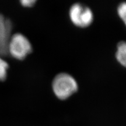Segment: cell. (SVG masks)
Listing matches in <instances>:
<instances>
[{
  "label": "cell",
  "instance_id": "5",
  "mask_svg": "<svg viewBox=\"0 0 126 126\" xmlns=\"http://www.w3.org/2000/svg\"><path fill=\"white\" fill-rule=\"evenodd\" d=\"M116 58L121 65L125 67L126 64V44L125 42H120L118 43Z\"/></svg>",
  "mask_w": 126,
  "mask_h": 126
},
{
  "label": "cell",
  "instance_id": "2",
  "mask_svg": "<svg viewBox=\"0 0 126 126\" xmlns=\"http://www.w3.org/2000/svg\"><path fill=\"white\" fill-rule=\"evenodd\" d=\"M32 52V46L26 36L19 33L11 36L8 47V54L18 60H23Z\"/></svg>",
  "mask_w": 126,
  "mask_h": 126
},
{
  "label": "cell",
  "instance_id": "1",
  "mask_svg": "<svg viewBox=\"0 0 126 126\" xmlns=\"http://www.w3.org/2000/svg\"><path fill=\"white\" fill-rule=\"evenodd\" d=\"M52 88L55 95L61 100H65L78 91L75 79L67 73H60L54 77Z\"/></svg>",
  "mask_w": 126,
  "mask_h": 126
},
{
  "label": "cell",
  "instance_id": "6",
  "mask_svg": "<svg viewBox=\"0 0 126 126\" xmlns=\"http://www.w3.org/2000/svg\"><path fill=\"white\" fill-rule=\"evenodd\" d=\"M8 64L0 56V81H4L7 79Z\"/></svg>",
  "mask_w": 126,
  "mask_h": 126
},
{
  "label": "cell",
  "instance_id": "7",
  "mask_svg": "<svg viewBox=\"0 0 126 126\" xmlns=\"http://www.w3.org/2000/svg\"><path fill=\"white\" fill-rule=\"evenodd\" d=\"M117 14L120 18L122 19L124 24L126 22V4L125 2H122L118 6Z\"/></svg>",
  "mask_w": 126,
  "mask_h": 126
},
{
  "label": "cell",
  "instance_id": "3",
  "mask_svg": "<svg viewBox=\"0 0 126 126\" xmlns=\"http://www.w3.org/2000/svg\"><path fill=\"white\" fill-rule=\"evenodd\" d=\"M69 16L72 23L77 27L87 28L94 21V14L89 7L81 3H75L71 7Z\"/></svg>",
  "mask_w": 126,
  "mask_h": 126
},
{
  "label": "cell",
  "instance_id": "8",
  "mask_svg": "<svg viewBox=\"0 0 126 126\" xmlns=\"http://www.w3.org/2000/svg\"><path fill=\"white\" fill-rule=\"evenodd\" d=\"M20 3L23 7L26 8L32 7L34 5L37 0H19Z\"/></svg>",
  "mask_w": 126,
  "mask_h": 126
},
{
  "label": "cell",
  "instance_id": "4",
  "mask_svg": "<svg viewBox=\"0 0 126 126\" xmlns=\"http://www.w3.org/2000/svg\"><path fill=\"white\" fill-rule=\"evenodd\" d=\"M12 23L10 19L0 14V56L8 54V47L11 37Z\"/></svg>",
  "mask_w": 126,
  "mask_h": 126
}]
</instances>
